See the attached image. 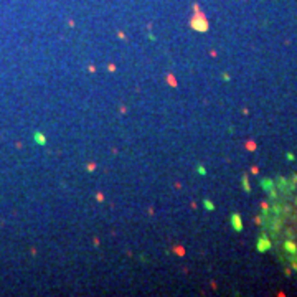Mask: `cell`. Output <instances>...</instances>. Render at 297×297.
Listing matches in <instances>:
<instances>
[{
	"instance_id": "cell-4",
	"label": "cell",
	"mask_w": 297,
	"mask_h": 297,
	"mask_svg": "<svg viewBox=\"0 0 297 297\" xmlns=\"http://www.w3.org/2000/svg\"><path fill=\"white\" fill-rule=\"evenodd\" d=\"M261 188H263L264 191H268V193L274 191V190H276L274 180H271V178H263V180H261Z\"/></svg>"
},
{
	"instance_id": "cell-11",
	"label": "cell",
	"mask_w": 297,
	"mask_h": 297,
	"mask_svg": "<svg viewBox=\"0 0 297 297\" xmlns=\"http://www.w3.org/2000/svg\"><path fill=\"white\" fill-rule=\"evenodd\" d=\"M286 157H287V160H289V162H292V160L295 159V157H294V154H290V152H287V154H286Z\"/></svg>"
},
{
	"instance_id": "cell-10",
	"label": "cell",
	"mask_w": 297,
	"mask_h": 297,
	"mask_svg": "<svg viewBox=\"0 0 297 297\" xmlns=\"http://www.w3.org/2000/svg\"><path fill=\"white\" fill-rule=\"evenodd\" d=\"M277 183H279V185H277L279 188H281V190H284V188H286V183H287V182H286V178H277Z\"/></svg>"
},
{
	"instance_id": "cell-9",
	"label": "cell",
	"mask_w": 297,
	"mask_h": 297,
	"mask_svg": "<svg viewBox=\"0 0 297 297\" xmlns=\"http://www.w3.org/2000/svg\"><path fill=\"white\" fill-rule=\"evenodd\" d=\"M196 173H198V175H206V169H205L203 165H198V167H196Z\"/></svg>"
},
{
	"instance_id": "cell-5",
	"label": "cell",
	"mask_w": 297,
	"mask_h": 297,
	"mask_svg": "<svg viewBox=\"0 0 297 297\" xmlns=\"http://www.w3.org/2000/svg\"><path fill=\"white\" fill-rule=\"evenodd\" d=\"M284 249L289 254H295L297 253V244L294 241H290V239H287V241H284Z\"/></svg>"
},
{
	"instance_id": "cell-6",
	"label": "cell",
	"mask_w": 297,
	"mask_h": 297,
	"mask_svg": "<svg viewBox=\"0 0 297 297\" xmlns=\"http://www.w3.org/2000/svg\"><path fill=\"white\" fill-rule=\"evenodd\" d=\"M33 140L38 145H45L46 144V137H45V134L43 132H40V131H36V132H33Z\"/></svg>"
},
{
	"instance_id": "cell-3",
	"label": "cell",
	"mask_w": 297,
	"mask_h": 297,
	"mask_svg": "<svg viewBox=\"0 0 297 297\" xmlns=\"http://www.w3.org/2000/svg\"><path fill=\"white\" fill-rule=\"evenodd\" d=\"M256 249H258V253H266V251H269V249H271V239L266 236V234H263V236L258 239Z\"/></svg>"
},
{
	"instance_id": "cell-12",
	"label": "cell",
	"mask_w": 297,
	"mask_h": 297,
	"mask_svg": "<svg viewBox=\"0 0 297 297\" xmlns=\"http://www.w3.org/2000/svg\"><path fill=\"white\" fill-rule=\"evenodd\" d=\"M223 79H225V81H230V74H226V73H225V74H223Z\"/></svg>"
},
{
	"instance_id": "cell-1",
	"label": "cell",
	"mask_w": 297,
	"mask_h": 297,
	"mask_svg": "<svg viewBox=\"0 0 297 297\" xmlns=\"http://www.w3.org/2000/svg\"><path fill=\"white\" fill-rule=\"evenodd\" d=\"M191 28L196 30V32H206L208 30V22H206V18H205V15L203 13H196L193 18H191Z\"/></svg>"
},
{
	"instance_id": "cell-2",
	"label": "cell",
	"mask_w": 297,
	"mask_h": 297,
	"mask_svg": "<svg viewBox=\"0 0 297 297\" xmlns=\"http://www.w3.org/2000/svg\"><path fill=\"white\" fill-rule=\"evenodd\" d=\"M230 223H231V228L236 233L243 231V220H241V215H239V213H231L230 215Z\"/></svg>"
},
{
	"instance_id": "cell-7",
	"label": "cell",
	"mask_w": 297,
	"mask_h": 297,
	"mask_svg": "<svg viewBox=\"0 0 297 297\" xmlns=\"http://www.w3.org/2000/svg\"><path fill=\"white\" fill-rule=\"evenodd\" d=\"M201 205H203V208H205L206 211H215V203H213L210 198H203Z\"/></svg>"
},
{
	"instance_id": "cell-8",
	"label": "cell",
	"mask_w": 297,
	"mask_h": 297,
	"mask_svg": "<svg viewBox=\"0 0 297 297\" xmlns=\"http://www.w3.org/2000/svg\"><path fill=\"white\" fill-rule=\"evenodd\" d=\"M241 183H243V190L244 191H251V187H249V180H248V175H243L241 177Z\"/></svg>"
}]
</instances>
